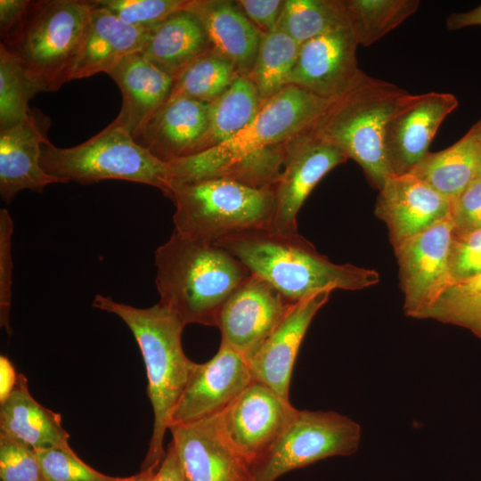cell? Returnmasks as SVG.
<instances>
[{
	"label": "cell",
	"mask_w": 481,
	"mask_h": 481,
	"mask_svg": "<svg viewBox=\"0 0 481 481\" xmlns=\"http://www.w3.org/2000/svg\"><path fill=\"white\" fill-rule=\"evenodd\" d=\"M265 384L254 379L215 414L217 428L233 452L250 468L298 412Z\"/></svg>",
	"instance_id": "cell-10"
},
{
	"label": "cell",
	"mask_w": 481,
	"mask_h": 481,
	"mask_svg": "<svg viewBox=\"0 0 481 481\" xmlns=\"http://www.w3.org/2000/svg\"><path fill=\"white\" fill-rule=\"evenodd\" d=\"M29 3V0H0L1 40L18 29Z\"/></svg>",
	"instance_id": "cell-42"
},
{
	"label": "cell",
	"mask_w": 481,
	"mask_h": 481,
	"mask_svg": "<svg viewBox=\"0 0 481 481\" xmlns=\"http://www.w3.org/2000/svg\"><path fill=\"white\" fill-rule=\"evenodd\" d=\"M293 304L268 281L251 273L220 311L216 327L221 342L250 360Z\"/></svg>",
	"instance_id": "cell-13"
},
{
	"label": "cell",
	"mask_w": 481,
	"mask_h": 481,
	"mask_svg": "<svg viewBox=\"0 0 481 481\" xmlns=\"http://www.w3.org/2000/svg\"><path fill=\"white\" fill-rule=\"evenodd\" d=\"M0 481H45L36 451L0 434Z\"/></svg>",
	"instance_id": "cell-37"
},
{
	"label": "cell",
	"mask_w": 481,
	"mask_h": 481,
	"mask_svg": "<svg viewBox=\"0 0 481 481\" xmlns=\"http://www.w3.org/2000/svg\"><path fill=\"white\" fill-rule=\"evenodd\" d=\"M406 93L360 69L351 86L331 100L312 134L354 159L379 191L390 176L384 152L386 123Z\"/></svg>",
	"instance_id": "cell-5"
},
{
	"label": "cell",
	"mask_w": 481,
	"mask_h": 481,
	"mask_svg": "<svg viewBox=\"0 0 481 481\" xmlns=\"http://www.w3.org/2000/svg\"><path fill=\"white\" fill-rule=\"evenodd\" d=\"M129 25L152 29L170 15L185 10L190 0H91Z\"/></svg>",
	"instance_id": "cell-35"
},
{
	"label": "cell",
	"mask_w": 481,
	"mask_h": 481,
	"mask_svg": "<svg viewBox=\"0 0 481 481\" xmlns=\"http://www.w3.org/2000/svg\"><path fill=\"white\" fill-rule=\"evenodd\" d=\"M88 2L90 19L69 81L108 73L125 57L141 53L151 35V29L125 23L109 11Z\"/></svg>",
	"instance_id": "cell-22"
},
{
	"label": "cell",
	"mask_w": 481,
	"mask_h": 481,
	"mask_svg": "<svg viewBox=\"0 0 481 481\" xmlns=\"http://www.w3.org/2000/svg\"><path fill=\"white\" fill-rule=\"evenodd\" d=\"M410 174L454 201L481 177V144L473 129L444 150L428 151Z\"/></svg>",
	"instance_id": "cell-27"
},
{
	"label": "cell",
	"mask_w": 481,
	"mask_h": 481,
	"mask_svg": "<svg viewBox=\"0 0 481 481\" xmlns=\"http://www.w3.org/2000/svg\"><path fill=\"white\" fill-rule=\"evenodd\" d=\"M300 45L281 29L262 33L253 68L248 77L266 100L289 86Z\"/></svg>",
	"instance_id": "cell-31"
},
{
	"label": "cell",
	"mask_w": 481,
	"mask_h": 481,
	"mask_svg": "<svg viewBox=\"0 0 481 481\" xmlns=\"http://www.w3.org/2000/svg\"><path fill=\"white\" fill-rule=\"evenodd\" d=\"M263 102L253 81L248 76L239 75L223 94L209 103L208 130L197 153L242 130L257 116Z\"/></svg>",
	"instance_id": "cell-28"
},
{
	"label": "cell",
	"mask_w": 481,
	"mask_h": 481,
	"mask_svg": "<svg viewBox=\"0 0 481 481\" xmlns=\"http://www.w3.org/2000/svg\"><path fill=\"white\" fill-rule=\"evenodd\" d=\"M38 112L8 129L0 130V196L10 203L21 191L42 192L53 183H66L41 166L42 145L49 122Z\"/></svg>",
	"instance_id": "cell-20"
},
{
	"label": "cell",
	"mask_w": 481,
	"mask_h": 481,
	"mask_svg": "<svg viewBox=\"0 0 481 481\" xmlns=\"http://www.w3.org/2000/svg\"><path fill=\"white\" fill-rule=\"evenodd\" d=\"M451 217L453 234H464L481 228V177L453 201Z\"/></svg>",
	"instance_id": "cell-40"
},
{
	"label": "cell",
	"mask_w": 481,
	"mask_h": 481,
	"mask_svg": "<svg viewBox=\"0 0 481 481\" xmlns=\"http://www.w3.org/2000/svg\"><path fill=\"white\" fill-rule=\"evenodd\" d=\"M48 91L45 83L16 55L0 45V130L29 118V101Z\"/></svg>",
	"instance_id": "cell-29"
},
{
	"label": "cell",
	"mask_w": 481,
	"mask_h": 481,
	"mask_svg": "<svg viewBox=\"0 0 481 481\" xmlns=\"http://www.w3.org/2000/svg\"><path fill=\"white\" fill-rule=\"evenodd\" d=\"M358 45L370 46L417 12L419 0H345Z\"/></svg>",
	"instance_id": "cell-32"
},
{
	"label": "cell",
	"mask_w": 481,
	"mask_h": 481,
	"mask_svg": "<svg viewBox=\"0 0 481 481\" xmlns=\"http://www.w3.org/2000/svg\"><path fill=\"white\" fill-rule=\"evenodd\" d=\"M159 304L184 325L216 326L220 311L250 271L226 249L173 232L154 254Z\"/></svg>",
	"instance_id": "cell-3"
},
{
	"label": "cell",
	"mask_w": 481,
	"mask_h": 481,
	"mask_svg": "<svg viewBox=\"0 0 481 481\" xmlns=\"http://www.w3.org/2000/svg\"><path fill=\"white\" fill-rule=\"evenodd\" d=\"M239 75L229 61L210 49L175 78L168 99L186 97L210 103L223 94Z\"/></svg>",
	"instance_id": "cell-33"
},
{
	"label": "cell",
	"mask_w": 481,
	"mask_h": 481,
	"mask_svg": "<svg viewBox=\"0 0 481 481\" xmlns=\"http://www.w3.org/2000/svg\"><path fill=\"white\" fill-rule=\"evenodd\" d=\"M214 244L272 284L290 303L322 290H360L379 281V274L373 269L331 262L298 232L257 228Z\"/></svg>",
	"instance_id": "cell-2"
},
{
	"label": "cell",
	"mask_w": 481,
	"mask_h": 481,
	"mask_svg": "<svg viewBox=\"0 0 481 481\" xmlns=\"http://www.w3.org/2000/svg\"><path fill=\"white\" fill-rule=\"evenodd\" d=\"M209 50L208 38L202 24L185 9L152 28L141 53L159 69L175 78Z\"/></svg>",
	"instance_id": "cell-26"
},
{
	"label": "cell",
	"mask_w": 481,
	"mask_h": 481,
	"mask_svg": "<svg viewBox=\"0 0 481 481\" xmlns=\"http://www.w3.org/2000/svg\"><path fill=\"white\" fill-rule=\"evenodd\" d=\"M41 166L67 183L125 180L156 187L166 196L170 186L168 164L114 121L73 147L59 148L46 141L42 145Z\"/></svg>",
	"instance_id": "cell-7"
},
{
	"label": "cell",
	"mask_w": 481,
	"mask_h": 481,
	"mask_svg": "<svg viewBox=\"0 0 481 481\" xmlns=\"http://www.w3.org/2000/svg\"><path fill=\"white\" fill-rule=\"evenodd\" d=\"M167 197L175 205V232L192 240L214 244L232 234L270 227L272 188L214 178L173 182Z\"/></svg>",
	"instance_id": "cell-6"
},
{
	"label": "cell",
	"mask_w": 481,
	"mask_h": 481,
	"mask_svg": "<svg viewBox=\"0 0 481 481\" xmlns=\"http://www.w3.org/2000/svg\"><path fill=\"white\" fill-rule=\"evenodd\" d=\"M12 219L5 208L0 210V324L11 333L10 312L12 305Z\"/></svg>",
	"instance_id": "cell-39"
},
{
	"label": "cell",
	"mask_w": 481,
	"mask_h": 481,
	"mask_svg": "<svg viewBox=\"0 0 481 481\" xmlns=\"http://www.w3.org/2000/svg\"><path fill=\"white\" fill-rule=\"evenodd\" d=\"M361 427L335 412L298 411L249 468L251 481H275L281 475L332 456L356 452Z\"/></svg>",
	"instance_id": "cell-9"
},
{
	"label": "cell",
	"mask_w": 481,
	"mask_h": 481,
	"mask_svg": "<svg viewBox=\"0 0 481 481\" xmlns=\"http://www.w3.org/2000/svg\"><path fill=\"white\" fill-rule=\"evenodd\" d=\"M186 10L202 24L210 49L229 61L240 75L248 76L256 60L262 32L236 2L190 0Z\"/></svg>",
	"instance_id": "cell-24"
},
{
	"label": "cell",
	"mask_w": 481,
	"mask_h": 481,
	"mask_svg": "<svg viewBox=\"0 0 481 481\" xmlns=\"http://www.w3.org/2000/svg\"><path fill=\"white\" fill-rule=\"evenodd\" d=\"M93 306L117 315L133 333L147 373V395L153 411V428L141 469L162 461L164 436L196 363L183 352L184 324L171 310L158 303L139 308L97 294Z\"/></svg>",
	"instance_id": "cell-4"
},
{
	"label": "cell",
	"mask_w": 481,
	"mask_h": 481,
	"mask_svg": "<svg viewBox=\"0 0 481 481\" xmlns=\"http://www.w3.org/2000/svg\"><path fill=\"white\" fill-rule=\"evenodd\" d=\"M420 319L457 325L481 338V273L449 286Z\"/></svg>",
	"instance_id": "cell-34"
},
{
	"label": "cell",
	"mask_w": 481,
	"mask_h": 481,
	"mask_svg": "<svg viewBox=\"0 0 481 481\" xmlns=\"http://www.w3.org/2000/svg\"><path fill=\"white\" fill-rule=\"evenodd\" d=\"M45 481H125L102 474L78 458L76 452L59 448L35 450Z\"/></svg>",
	"instance_id": "cell-36"
},
{
	"label": "cell",
	"mask_w": 481,
	"mask_h": 481,
	"mask_svg": "<svg viewBox=\"0 0 481 481\" xmlns=\"http://www.w3.org/2000/svg\"><path fill=\"white\" fill-rule=\"evenodd\" d=\"M0 434L34 450L59 448L74 452L69 444V435L62 427L61 415L34 399L27 378L20 373L10 395L0 403Z\"/></svg>",
	"instance_id": "cell-25"
},
{
	"label": "cell",
	"mask_w": 481,
	"mask_h": 481,
	"mask_svg": "<svg viewBox=\"0 0 481 481\" xmlns=\"http://www.w3.org/2000/svg\"><path fill=\"white\" fill-rule=\"evenodd\" d=\"M150 481H186L171 442Z\"/></svg>",
	"instance_id": "cell-43"
},
{
	"label": "cell",
	"mask_w": 481,
	"mask_h": 481,
	"mask_svg": "<svg viewBox=\"0 0 481 481\" xmlns=\"http://www.w3.org/2000/svg\"><path fill=\"white\" fill-rule=\"evenodd\" d=\"M18 374L12 362L4 355L0 356V403H3L13 390Z\"/></svg>",
	"instance_id": "cell-45"
},
{
	"label": "cell",
	"mask_w": 481,
	"mask_h": 481,
	"mask_svg": "<svg viewBox=\"0 0 481 481\" xmlns=\"http://www.w3.org/2000/svg\"><path fill=\"white\" fill-rule=\"evenodd\" d=\"M285 0L235 1L247 18L262 32L276 29Z\"/></svg>",
	"instance_id": "cell-41"
},
{
	"label": "cell",
	"mask_w": 481,
	"mask_h": 481,
	"mask_svg": "<svg viewBox=\"0 0 481 481\" xmlns=\"http://www.w3.org/2000/svg\"><path fill=\"white\" fill-rule=\"evenodd\" d=\"M159 466V464L141 469L139 473L126 477L125 481H150Z\"/></svg>",
	"instance_id": "cell-46"
},
{
	"label": "cell",
	"mask_w": 481,
	"mask_h": 481,
	"mask_svg": "<svg viewBox=\"0 0 481 481\" xmlns=\"http://www.w3.org/2000/svg\"><path fill=\"white\" fill-rule=\"evenodd\" d=\"M107 74L122 93V107L113 121L136 140L167 101L175 78L141 53L125 57Z\"/></svg>",
	"instance_id": "cell-21"
},
{
	"label": "cell",
	"mask_w": 481,
	"mask_h": 481,
	"mask_svg": "<svg viewBox=\"0 0 481 481\" xmlns=\"http://www.w3.org/2000/svg\"><path fill=\"white\" fill-rule=\"evenodd\" d=\"M90 13L88 1H30L20 25L1 45L40 77L48 91H56L69 81Z\"/></svg>",
	"instance_id": "cell-8"
},
{
	"label": "cell",
	"mask_w": 481,
	"mask_h": 481,
	"mask_svg": "<svg viewBox=\"0 0 481 481\" xmlns=\"http://www.w3.org/2000/svg\"><path fill=\"white\" fill-rule=\"evenodd\" d=\"M452 231L449 216L395 249L407 316L420 319L452 284L449 265Z\"/></svg>",
	"instance_id": "cell-11"
},
{
	"label": "cell",
	"mask_w": 481,
	"mask_h": 481,
	"mask_svg": "<svg viewBox=\"0 0 481 481\" xmlns=\"http://www.w3.org/2000/svg\"><path fill=\"white\" fill-rule=\"evenodd\" d=\"M471 128L473 129L477 140L479 141L481 144V117L475 123Z\"/></svg>",
	"instance_id": "cell-47"
},
{
	"label": "cell",
	"mask_w": 481,
	"mask_h": 481,
	"mask_svg": "<svg viewBox=\"0 0 481 481\" xmlns=\"http://www.w3.org/2000/svg\"><path fill=\"white\" fill-rule=\"evenodd\" d=\"M209 103L169 98L136 141L164 162L196 154L208 126Z\"/></svg>",
	"instance_id": "cell-23"
},
{
	"label": "cell",
	"mask_w": 481,
	"mask_h": 481,
	"mask_svg": "<svg viewBox=\"0 0 481 481\" xmlns=\"http://www.w3.org/2000/svg\"><path fill=\"white\" fill-rule=\"evenodd\" d=\"M168 430L186 481H251L249 468L221 435L215 415Z\"/></svg>",
	"instance_id": "cell-18"
},
{
	"label": "cell",
	"mask_w": 481,
	"mask_h": 481,
	"mask_svg": "<svg viewBox=\"0 0 481 481\" xmlns=\"http://www.w3.org/2000/svg\"><path fill=\"white\" fill-rule=\"evenodd\" d=\"M358 44L352 29L341 28L300 45L289 85L324 98L344 93L356 77Z\"/></svg>",
	"instance_id": "cell-17"
},
{
	"label": "cell",
	"mask_w": 481,
	"mask_h": 481,
	"mask_svg": "<svg viewBox=\"0 0 481 481\" xmlns=\"http://www.w3.org/2000/svg\"><path fill=\"white\" fill-rule=\"evenodd\" d=\"M453 201L412 174L391 175L379 191L375 215L388 230L394 249L451 216Z\"/></svg>",
	"instance_id": "cell-16"
},
{
	"label": "cell",
	"mask_w": 481,
	"mask_h": 481,
	"mask_svg": "<svg viewBox=\"0 0 481 481\" xmlns=\"http://www.w3.org/2000/svg\"><path fill=\"white\" fill-rule=\"evenodd\" d=\"M331 290H322L293 304L284 318L248 361L254 379L258 380L286 401L297 355L316 313L327 303Z\"/></svg>",
	"instance_id": "cell-19"
},
{
	"label": "cell",
	"mask_w": 481,
	"mask_h": 481,
	"mask_svg": "<svg viewBox=\"0 0 481 481\" xmlns=\"http://www.w3.org/2000/svg\"><path fill=\"white\" fill-rule=\"evenodd\" d=\"M459 104L450 93H406L390 113L384 132V152L391 175L411 173L428 151L446 117Z\"/></svg>",
	"instance_id": "cell-12"
},
{
	"label": "cell",
	"mask_w": 481,
	"mask_h": 481,
	"mask_svg": "<svg viewBox=\"0 0 481 481\" xmlns=\"http://www.w3.org/2000/svg\"><path fill=\"white\" fill-rule=\"evenodd\" d=\"M332 99L287 86L264 100L254 119L227 141L168 162L170 183L225 178L273 189L289 150L312 132Z\"/></svg>",
	"instance_id": "cell-1"
},
{
	"label": "cell",
	"mask_w": 481,
	"mask_h": 481,
	"mask_svg": "<svg viewBox=\"0 0 481 481\" xmlns=\"http://www.w3.org/2000/svg\"><path fill=\"white\" fill-rule=\"evenodd\" d=\"M347 27L350 28L345 0H285L276 29L301 45Z\"/></svg>",
	"instance_id": "cell-30"
},
{
	"label": "cell",
	"mask_w": 481,
	"mask_h": 481,
	"mask_svg": "<svg viewBox=\"0 0 481 481\" xmlns=\"http://www.w3.org/2000/svg\"><path fill=\"white\" fill-rule=\"evenodd\" d=\"M472 26H481V4L467 12H452L446 18V27L449 30Z\"/></svg>",
	"instance_id": "cell-44"
},
{
	"label": "cell",
	"mask_w": 481,
	"mask_h": 481,
	"mask_svg": "<svg viewBox=\"0 0 481 481\" xmlns=\"http://www.w3.org/2000/svg\"><path fill=\"white\" fill-rule=\"evenodd\" d=\"M253 380L247 359L221 342L217 353L209 361L195 363L169 426L220 412Z\"/></svg>",
	"instance_id": "cell-15"
},
{
	"label": "cell",
	"mask_w": 481,
	"mask_h": 481,
	"mask_svg": "<svg viewBox=\"0 0 481 481\" xmlns=\"http://www.w3.org/2000/svg\"><path fill=\"white\" fill-rule=\"evenodd\" d=\"M449 265L452 284L481 273V228L464 234L452 233Z\"/></svg>",
	"instance_id": "cell-38"
},
{
	"label": "cell",
	"mask_w": 481,
	"mask_h": 481,
	"mask_svg": "<svg viewBox=\"0 0 481 481\" xmlns=\"http://www.w3.org/2000/svg\"><path fill=\"white\" fill-rule=\"evenodd\" d=\"M347 159L341 150L312 132L298 140L289 150L273 187L274 208L270 228L298 232L297 216L310 192L327 173Z\"/></svg>",
	"instance_id": "cell-14"
}]
</instances>
